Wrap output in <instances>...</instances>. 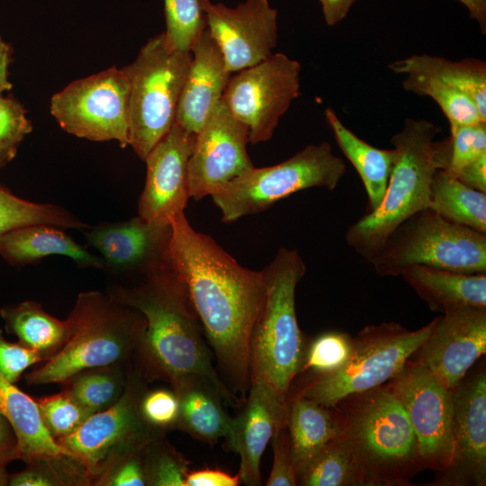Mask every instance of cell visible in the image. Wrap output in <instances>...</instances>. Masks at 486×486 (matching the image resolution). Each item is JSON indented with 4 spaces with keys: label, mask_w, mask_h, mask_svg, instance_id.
Here are the masks:
<instances>
[{
    "label": "cell",
    "mask_w": 486,
    "mask_h": 486,
    "mask_svg": "<svg viewBox=\"0 0 486 486\" xmlns=\"http://www.w3.org/2000/svg\"><path fill=\"white\" fill-rule=\"evenodd\" d=\"M169 263L184 282L204 336L233 389L250 385L249 341L266 299L262 271L240 266L184 213L174 218Z\"/></svg>",
    "instance_id": "cell-1"
},
{
    "label": "cell",
    "mask_w": 486,
    "mask_h": 486,
    "mask_svg": "<svg viewBox=\"0 0 486 486\" xmlns=\"http://www.w3.org/2000/svg\"><path fill=\"white\" fill-rule=\"evenodd\" d=\"M140 284L117 287L111 294L139 310L146 329L137 349L139 368L147 380L172 379L187 374L209 378L225 400H238L213 367L203 329L184 282L170 263L143 274Z\"/></svg>",
    "instance_id": "cell-2"
},
{
    "label": "cell",
    "mask_w": 486,
    "mask_h": 486,
    "mask_svg": "<svg viewBox=\"0 0 486 486\" xmlns=\"http://www.w3.org/2000/svg\"><path fill=\"white\" fill-rule=\"evenodd\" d=\"M363 486H405L424 470L408 415L389 383L333 406Z\"/></svg>",
    "instance_id": "cell-3"
},
{
    "label": "cell",
    "mask_w": 486,
    "mask_h": 486,
    "mask_svg": "<svg viewBox=\"0 0 486 486\" xmlns=\"http://www.w3.org/2000/svg\"><path fill=\"white\" fill-rule=\"evenodd\" d=\"M68 319L72 326L68 342L40 367L26 374L28 384L64 383L87 369L126 365L146 329L139 310L100 292L80 293Z\"/></svg>",
    "instance_id": "cell-4"
},
{
    "label": "cell",
    "mask_w": 486,
    "mask_h": 486,
    "mask_svg": "<svg viewBox=\"0 0 486 486\" xmlns=\"http://www.w3.org/2000/svg\"><path fill=\"white\" fill-rule=\"evenodd\" d=\"M306 272L296 249L281 248L262 271L266 299L249 341L250 382L270 384L288 400L291 385L302 373L308 342L300 329L295 290Z\"/></svg>",
    "instance_id": "cell-5"
},
{
    "label": "cell",
    "mask_w": 486,
    "mask_h": 486,
    "mask_svg": "<svg viewBox=\"0 0 486 486\" xmlns=\"http://www.w3.org/2000/svg\"><path fill=\"white\" fill-rule=\"evenodd\" d=\"M439 130L428 120L407 118L392 137L396 157L382 201L345 234L347 245L369 263L400 224L429 208L431 179L437 169L434 143Z\"/></svg>",
    "instance_id": "cell-6"
},
{
    "label": "cell",
    "mask_w": 486,
    "mask_h": 486,
    "mask_svg": "<svg viewBox=\"0 0 486 486\" xmlns=\"http://www.w3.org/2000/svg\"><path fill=\"white\" fill-rule=\"evenodd\" d=\"M190 62L191 51L178 49L163 32L122 68L130 82L129 146L143 160L176 122Z\"/></svg>",
    "instance_id": "cell-7"
},
{
    "label": "cell",
    "mask_w": 486,
    "mask_h": 486,
    "mask_svg": "<svg viewBox=\"0 0 486 486\" xmlns=\"http://www.w3.org/2000/svg\"><path fill=\"white\" fill-rule=\"evenodd\" d=\"M370 263L380 276L400 275L413 265L486 273V233L452 222L428 208L400 224Z\"/></svg>",
    "instance_id": "cell-8"
},
{
    "label": "cell",
    "mask_w": 486,
    "mask_h": 486,
    "mask_svg": "<svg viewBox=\"0 0 486 486\" xmlns=\"http://www.w3.org/2000/svg\"><path fill=\"white\" fill-rule=\"evenodd\" d=\"M437 317L426 326L410 330L396 322L362 328L353 338V351L340 369L315 375L294 396L326 407L391 381L432 332Z\"/></svg>",
    "instance_id": "cell-9"
},
{
    "label": "cell",
    "mask_w": 486,
    "mask_h": 486,
    "mask_svg": "<svg viewBox=\"0 0 486 486\" xmlns=\"http://www.w3.org/2000/svg\"><path fill=\"white\" fill-rule=\"evenodd\" d=\"M346 173L344 160L329 143L310 144L290 158L266 167H253L212 195L221 220L231 223L259 213L299 191L322 187L334 190Z\"/></svg>",
    "instance_id": "cell-10"
},
{
    "label": "cell",
    "mask_w": 486,
    "mask_h": 486,
    "mask_svg": "<svg viewBox=\"0 0 486 486\" xmlns=\"http://www.w3.org/2000/svg\"><path fill=\"white\" fill-rule=\"evenodd\" d=\"M145 379L139 367L130 370L116 402L92 414L73 433L56 440L83 464L96 485L117 461L164 436L150 427L140 412V400L147 391Z\"/></svg>",
    "instance_id": "cell-11"
},
{
    "label": "cell",
    "mask_w": 486,
    "mask_h": 486,
    "mask_svg": "<svg viewBox=\"0 0 486 486\" xmlns=\"http://www.w3.org/2000/svg\"><path fill=\"white\" fill-rule=\"evenodd\" d=\"M130 82L122 68H109L56 93L50 113L68 133L94 141H130Z\"/></svg>",
    "instance_id": "cell-12"
},
{
    "label": "cell",
    "mask_w": 486,
    "mask_h": 486,
    "mask_svg": "<svg viewBox=\"0 0 486 486\" xmlns=\"http://www.w3.org/2000/svg\"><path fill=\"white\" fill-rule=\"evenodd\" d=\"M301 69L297 60L278 52L230 77L222 100L246 126L249 143L272 138L281 117L300 94Z\"/></svg>",
    "instance_id": "cell-13"
},
{
    "label": "cell",
    "mask_w": 486,
    "mask_h": 486,
    "mask_svg": "<svg viewBox=\"0 0 486 486\" xmlns=\"http://www.w3.org/2000/svg\"><path fill=\"white\" fill-rule=\"evenodd\" d=\"M388 383L408 415L424 469L445 471L453 454L452 390L410 359Z\"/></svg>",
    "instance_id": "cell-14"
},
{
    "label": "cell",
    "mask_w": 486,
    "mask_h": 486,
    "mask_svg": "<svg viewBox=\"0 0 486 486\" xmlns=\"http://www.w3.org/2000/svg\"><path fill=\"white\" fill-rule=\"evenodd\" d=\"M248 143L246 126L221 100L196 133L188 166L191 197L198 201L212 196L252 169Z\"/></svg>",
    "instance_id": "cell-15"
},
{
    "label": "cell",
    "mask_w": 486,
    "mask_h": 486,
    "mask_svg": "<svg viewBox=\"0 0 486 486\" xmlns=\"http://www.w3.org/2000/svg\"><path fill=\"white\" fill-rule=\"evenodd\" d=\"M453 454L449 466L431 483L486 484V371L484 364L452 389Z\"/></svg>",
    "instance_id": "cell-16"
},
{
    "label": "cell",
    "mask_w": 486,
    "mask_h": 486,
    "mask_svg": "<svg viewBox=\"0 0 486 486\" xmlns=\"http://www.w3.org/2000/svg\"><path fill=\"white\" fill-rule=\"evenodd\" d=\"M206 27L233 73L265 60L277 43V10L268 0H246L236 7L201 0Z\"/></svg>",
    "instance_id": "cell-17"
},
{
    "label": "cell",
    "mask_w": 486,
    "mask_h": 486,
    "mask_svg": "<svg viewBox=\"0 0 486 486\" xmlns=\"http://www.w3.org/2000/svg\"><path fill=\"white\" fill-rule=\"evenodd\" d=\"M196 133L175 122L144 161L147 176L139 200V216L149 222L170 224L184 213L190 194L189 159Z\"/></svg>",
    "instance_id": "cell-18"
},
{
    "label": "cell",
    "mask_w": 486,
    "mask_h": 486,
    "mask_svg": "<svg viewBox=\"0 0 486 486\" xmlns=\"http://www.w3.org/2000/svg\"><path fill=\"white\" fill-rule=\"evenodd\" d=\"M486 353V307L457 308L437 317L416 361L454 389Z\"/></svg>",
    "instance_id": "cell-19"
},
{
    "label": "cell",
    "mask_w": 486,
    "mask_h": 486,
    "mask_svg": "<svg viewBox=\"0 0 486 486\" xmlns=\"http://www.w3.org/2000/svg\"><path fill=\"white\" fill-rule=\"evenodd\" d=\"M243 409L232 418L225 446L239 455L240 482L261 485L260 462L275 432L287 427L289 404L275 390L261 380L250 382Z\"/></svg>",
    "instance_id": "cell-20"
},
{
    "label": "cell",
    "mask_w": 486,
    "mask_h": 486,
    "mask_svg": "<svg viewBox=\"0 0 486 486\" xmlns=\"http://www.w3.org/2000/svg\"><path fill=\"white\" fill-rule=\"evenodd\" d=\"M104 257V266L121 272H141L169 263L171 224L149 222L138 216L101 224L87 234Z\"/></svg>",
    "instance_id": "cell-21"
},
{
    "label": "cell",
    "mask_w": 486,
    "mask_h": 486,
    "mask_svg": "<svg viewBox=\"0 0 486 486\" xmlns=\"http://www.w3.org/2000/svg\"><path fill=\"white\" fill-rule=\"evenodd\" d=\"M191 62L176 122L197 133L222 96L231 76L223 54L207 27L191 49Z\"/></svg>",
    "instance_id": "cell-22"
},
{
    "label": "cell",
    "mask_w": 486,
    "mask_h": 486,
    "mask_svg": "<svg viewBox=\"0 0 486 486\" xmlns=\"http://www.w3.org/2000/svg\"><path fill=\"white\" fill-rule=\"evenodd\" d=\"M169 383L179 402L176 429L211 446L226 436L232 418L223 406V395L209 378L187 374Z\"/></svg>",
    "instance_id": "cell-23"
},
{
    "label": "cell",
    "mask_w": 486,
    "mask_h": 486,
    "mask_svg": "<svg viewBox=\"0 0 486 486\" xmlns=\"http://www.w3.org/2000/svg\"><path fill=\"white\" fill-rule=\"evenodd\" d=\"M400 276L433 311L443 314L462 307H486V273L464 274L413 265Z\"/></svg>",
    "instance_id": "cell-24"
},
{
    "label": "cell",
    "mask_w": 486,
    "mask_h": 486,
    "mask_svg": "<svg viewBox=\"0 0 486 486\" xmlns=\"http://www.w3.org/2000/svg\"><path fill=\"white\" fill-rule=\"evenodd\" d=\"M0 415L13 428L21 460L26 464L40 458L69 455L45 428L35 398L21 391L1 372Z\"/></svg>",
    "instance_id": "cell-25"
},
{
    "label": "cell",
    "mask_w": 486,
    "mask_h": 486,
    "mask_svg": "<svg viewBox=\"0 0 486 486\" xmlns=\"http://www.w3.org/2000/svg\"><path fill=\"white\" fill-rule=\"evenodd\" d=\"M61 228L35 224L0 236V255L13 265L33 263L51 255H63L82 266L104 268L103 260L89 253Z\"/></svg>",
    "instance_id": "cell-26"
},
{
    "label": "cell",
    "mask_w": 486,
    "mask_h": 486,
    "mask_svg": "<svg viewBox=\"0 0 486 486\" xmlns=\"http://www.w3.org/2000/svg\"><path fill=\"white\" fill-rule=\"evenodd\" d=\"M324 115L338 146L364 184L368 200L364 214L371 213L382 201L396 151L375 148L359 138L340 121L332 108H326Z\"/></svg>",
    "instance_id": "cell-27"
},
{
    "label": "cell",
    "mask_w": 486,
    "mask_h": 486,
    "mask_svg": "<svg viewBox=\"0 0 486 486\" xmlns=\"http://www.w3.org/2000/svg\"><path fill=\"white\" fill-rule=\"evenodd\" d=\"M287 401V428L297 479L316 454L343 431L333 407H326L303 397H291Z\"/></svg>",
    "instance_id": "cell-28"
},
{
    "label": "cell",
    "mask_w": 486,
    "mask_h": 486,
    "mask_svg": "<svg viewBox=\"0 0 486 486\" xmlns=\"http://www.w3.org/2000/svg\"><path fill=\"white\" fill-rule=\"evenodd\" d=\"M8 333L36 351L44 362L66 345L72 332L68 319L60 320L46 312L36 302L25 301L0 310Z\"/></svg>",
    "instance_id": "cell-29"
},
{
    "label": "cell",
    "mask_w": 486,
    "mask_h": 486,
    "mask_svg": "<svg viewBox=\"0 0 486 486\" xmlns=\"http://www.w3.org/2000/svg\"><path fill=\"white\" fill-rule=\"evenodd\" d=\"M397 74L418 73L438 78L464 93L486 121V63L466 58L452 61L428 54H415L388 65Z\"/></svg>",
    "instance_id": "cell-30"
},
{
    "label": "cell",
    "mask_w": 486,
    "mask_h": 486,
    "mask_svg": "<svg viewBox=\"0 0 486 486\" xmlns=\"http://www.w3.org/2000/svg\"><path fill=\"white\" fill-rule=\"evenodd\" d=\"M429 208L452 222L486 233V193L442 169H436L431 179Z\"/></svg>",
    "instance_id": "cell-31"
},
{
    "label": "cell",
    "mask_w": 486,
    "mask_h": 486,
    "mask_svg": "<svg viewBox=\"0 0 486 486\" xmlns=\"http://www.w3.org/2000/svg\"><path fill=\"white\" fill-rule=\"evenodd\" d=\"M302 486H363L353 451L342 435L330 440L297 475Z\"/></svg>",
    "instance_id": "cell-32"
},
{
    "label": "cell",
    "mask_w": 486,
    "mask_h": 486,
    "mask_svg": "<svg viewBox=\"0 0 486 486\" xmlns=\"http://www.w3.org/2000/svg\"><path fill=\"white\" fill-rule=\"evenodd\" d=\"M126 365H111L82 371L65 382V389L92 414L104 410L122 396L128 378Z\"/></svg>",
    "instance_id": "cell-33"
},
{
    "label": "cell",
    "mask_w": 486,
    "mask_h": 486,
    "mask_svg": "<svg viewBox=\"0 0 486 486\" xmlns=\"http://www.w3.org/2000/svg\"><path fill=\"white\" fill-rule=\"evenodd\" d=\"M35 224L61 229L86 228L84 222L65 209L29 202L15 196L0 184V236L20 227Z\"/></svg>",
    "instance_id": "cell-34"
},
{
    "label": "cell",
    "mask_w": 486,
    "mask_h": 486,
    "mask_svg": "<svg viewBox=\"0 0 486 486\" xmlns=\"http://www.w3.org/2000/svg\"><path fill=\"white\" fill-rule=\"evenodd\" d=\"M405 91L432 98L447 118L450 128L486 122L474 103L461 90L431 76L409 73L401 82Z\"/></svg>",
    "instance_id": "cell-35"
},
{
    "label": "cell",
    "mask_w": 486,
    "mask_h": 486,
    "mask_svg": "<svg viewBox=\"0 0 486 486\" xmlns=\"http://www.w3.org/2000/svg\"><path fill=\"white\" fill-rule=\"evenodd\" d=\"M451 135L434 143L437 169L454 176L460 169L486 154V122L450 128Z\"/></svg>",
    "instance_id": "cell-36"
},
{
    "label": "cell",
    "mask_w": 486,
    "mask_h": 486,
    "mask_svg": "<svg viewBox=\"0 0 486 486\" xmlns=\"http://www.w3.org/2000/svg\"><path fill=\"white\" fill-rule=\"evenodd\" d=\"M9 475L11 486L88 485L93 482L83 464L69 455L47 457L27 464Z\"/></svg>",
    "instance_id": "cell-37"
},
{
    "label": "cell",
    "mask_w": 486,
    "mask_h": 486,
    "mask_svg": "<svg viewBox=\"0 0 486 486\" xmlns=\"http://www.w3.org/2000/svg\"><path fill=\"white\" fill-rule=\"evenodd\" d=\"M143 461L148 485L185 486L191 462L166 442L164 436L145 446Z\"/></svg>",
    "instance_id": "cell-38"
},
{
    "label": "cell",
    "mask_w": 486,
    "mask_h": 486,
    "mask_svg": "<svg viewBox=\"0 0 486 486\" xmlns=\"http://www.w3.org/2000/svg\"><path fill=\"white\" fill-rule=\"evenodd\" d=\"M35 400L42 423L55 440L73 433L92 415L66 390Z\"/></svg>",
    "instance_id": "cell-39"
},
{
    "label": "cell",
    "mask_w": 486,
    "mask_h": 486,
    "mask_svg": "<svg viewBox=\"0 0 486 486\" xmlns=\"http://www.w3.org/2000/svg\"><path fill=\"white\" fill-rule=\"evenodd\" d=\"M166 33L180 50L190 51L205 29L201 0H163Z\"/></svg>",
    "instance_id": "cell-40"
},
{
    "label": "cell",
    "mask_w": 486,
    "mask_h": 486,
    "mask_svg": "<svg viewBox=\"0 0 486 486\" xmlns=\"http://www.w3.org/2000/svg\"><path fill=\"white\" fill-rule=\"evenodd\" d=\"M352 351L353 338L349 334L325 332L308 344L302 372L309 370L315 375L335 372L346 364Z\"/></svg>",
    "instance_id": "cell-41"
},
{
    "label": "cell",
    "mask_w": 486,
    "mask_h": 486,
    "mask_svg": "<svg viewBox=\"0 0 486 486\" xmlns=\"http://www.w3.org/2000/svg\"><path fill=\"white\" fill-rule=\"evenodd\" d=\"M32 130L22 105L0 95V166L15 157L20 143Z\"/></svg>",
    "instance_id": "cell-42"
},
{
    "label": "cell",
    "mask_w": 486,
    "mask_h": 486,
    "mask_svg": "<svg viewBox=\"0 0 486 486\" xmlns=\"http://www.w3.org/2000/svg\"><path fill=\"white\" fill-rule=\"evenodd\" d=\"M140 407L143 418L153 428L163 433L176 429L179 402L172 389L146 391Z\"/></svg>",
    "instance_id": "cell-43"
},
{
    "label": "cell",
    "mask_w": 486,
    "mask_h": 486,
    "mask_svg": "<svg viewBox=\"0 0 486 486\" xmlns=\"http://www.w3.org/2000/svg\"><path fill=\"white\" fill-rule=\"evenodd\" d=\"M274 459L266 486H295L296 472L287 427L278 429L271 439Z\"/></svg>",
    "instance_id": "cell-44"
},
{
    "label": "cell",
    "mask_w": 486,
    "mask_h": 486,
    "mask_svg": "<svg viewBox=\"0 0 486 486\" xmlns=\"http://www.w3.org/2000/svg\"><path fill=\"white\" fill-rule=\"evenodd\" d=\"M44 362L34 350L20 342L7 341L0 328V372L11 382H17L30 366Z\"/></svg>",
    "instance_id": "cell-45"
},
{
    "label": "cell",
    "mask_w": 486,
    "mask_h": 486,
    "mask_svg": "<svg viewBox=\"0 0 486 486\" xmlns=\"http://www.w3.org/2000/svg\"><path fill=\"white\" fill-rule=\"evenodd\" d=\"M144 448L140 451L128 454L117 461L102 477L97 485H148L143 461Z\"/></svg>",
    "instance_id": "cell-46"
},
{
    "label": "cell",
    "mask_w": 486,
    "mask_h": 486,
    "mask_svg": "<svg viewBox=\"0 0 486 486\" xmlns=\"http://www.w3.org/2000/svg\"><path fill=\"white\" fill-rule=\"evenodd\" d=\"M239 482L238 473L231 475L220 469L190 470L185 477V486H237Z\"/></svg>",
    "instance_id": "cell-47"
},
{
    "label": "cell",
    "mask_w": 486,
    "mask_h": 486,
    "mask_svg": "<svg viewBox=\"0 0 486 486\" xmlns=\"http://www.w3.org/2000/svg\"><path fill=\"white\" fill-rule=\"evenodd\" d=\"M453 177L469 187L486 193V154L464 166Z\"/></svg>",
    "instance_id": "cell-48"
},
{
    "label": "cell",
    "mask_w": 486,
    "mask_h": 486,
    "mask_svg": "<svg viewBox=\"0 0 486 486\" xmlns=\"http://www.w3.org/2000/svg\"><path fill=\"white\" fill-rule=\"evenodd\" d=\"M21 460L18 443L10 423L0 415V461Z\"/></svg>",
    "instance_id": "cell-49"
},
{
    "label": "cell",
    "mask_w": 486,
    "mask_h": 486,
    "mask_svg": "<svg viewBox=\"0 0 486 486\" xmlns=\"http://www.w3.org/2000/svg\"><path fill=\"white\" fill-rule=\"evenodd\" d=\"M326 23L334 26L346 18L356 0H320Z\"/></svg>",
    "instance_id": "cell-50"
},
{
    "label": "cell",
    "mask_w": 486,
    "mask_h": 486,
    "mask_svg": "<svg viewBox=\"0 0 486 486\" xmlns=\"http://www.w3.org/2000/svg\"><path fill=\"white\" fill-rule=\"evenodd\" d=\"M11 62L10 46L0 37V95L12 88L8 80V67Z\"/></svg>",
    "instance_id": "cell-51"
},
{
    "label": "cell",
    "mask_w": 486,
    "mask_h": 486,
    "mask_svg": "<svg viewBox=\"0 0 486 486\" xmlns=\"http://www.w3.org/2000/svg\"><path fill=\"white\" fill-rule=\"evenodd\" d=\"M467 8L470 17L475 20L482 33H486V0H458Z\"/></svg>",
    "instance_id": "cell-52"
},
{
    "label": "cell",
    "mask_w": 486,
    "mask_h": 486,
    "mask_svg": "<svg viewBox=\"0 0 486 486\" xmlns=\"http://www.w3.org/2000/svg\"><path fill=\"white\" fill-rule=\"evenodd\" d=\"M8 463L0 461V486H5L9 483V474L6 472Z\"/></svg>",
    "instance_id": "cell-53"
}]
</instances>
